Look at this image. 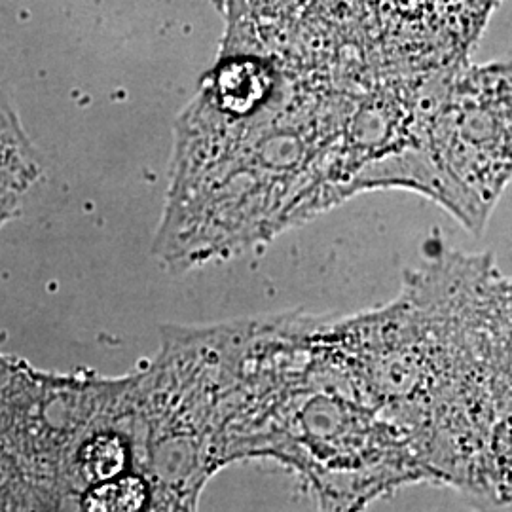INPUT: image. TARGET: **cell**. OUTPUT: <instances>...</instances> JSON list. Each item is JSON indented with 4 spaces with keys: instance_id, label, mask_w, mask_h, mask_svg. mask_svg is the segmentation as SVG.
Returning a JSON list of instances; mask_svg holds the SVG:
<instances>
[{
    "instance_id": "obj_3",
    "label": "cell",
    "mask_w": 512,
    "mask_h": 512,
    "mask_svg": "<svg viewBox=\"0 0 512 512\" xmlns=\"http://www.w3.org/2000/svg\"><path fill=\"white\" fill-rule=\"evenodd\" d=\"M484 497L512 505V416L501 418L495 425Z\"/></svg>"
},
{
    "instance_id": "obj_2",
    "label": "cell",
    "mask_w": 512,
    "mask_h": 512,
    "mask_svg": "<svg viewBox=\"0 0 512 512\" xmlns=\"http://www.w3.org/2000/svg\"><path fill=\"white\" fill-rule=\"evenodd\" d=\"M40 164L29 141L10 109L2 110V217L8 219L18 205L19 196L33 184Z\"/></svg>"
},
{
    "instance_id": "obj_1",
    "label": "cell",
    "mask_w": 512,
    "mask_h": 512,
    "mask_svg": "<svg viewBox=\"0 0 512 512\" xmlns=\"http://www.w3.org/2000/svg\"><path fill=\"white\" fill-rule=\"evenodd\" d=\"M433 200L480 234L512 181V59L463 63L427 128Z\"/></svg>"
}]
</instances>
